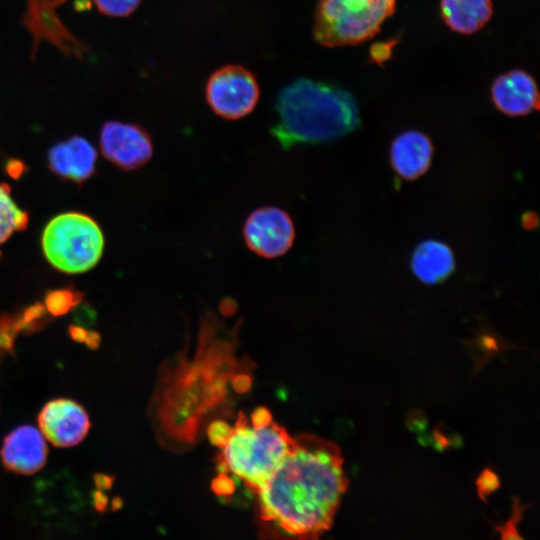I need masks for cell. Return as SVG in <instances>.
Instances as JSON below:
<instances>
[{
    "label": "cell",
    "mask_w": 540,
    "mask_h": 540,
    "mask_svg": "<svg viewBox=\"0 0 540 540\" xmlns=\"http://www.w3.org/2000/svg\"><path fill=\"white\" fill-rule=\"evenodd\" d=\"M347 486L337 445L314 435L293 438L290 452L256 493L261 531L319 537L330 529Z\"/></svg>",
    "instance_id": "obj_1"
},
{
    "label": "cell",
    "mask_w": 540,
    "mask_h": 540,
    "mask_svg": "<svg viewBox=\"0 0 540 540\" xmlns=\"http://www.w3.org/2000/svg\"><path fill=\"white\" fill-rule=\"evenodd\" d=\"M270 133L283 150L337 140L360 124L355 98L332 84L298 78L278 94Z\"/></svg>",
    "instance_id": "obj_2"
},
{
    "label": "cell",
    "mask_w": 540,
    "mask_h": 540,
    "mask_svg": "<svg viewBox=\"0 0 540 540\" xmlns=\"http://www.w3.org/2000/svg\"><path fill=\"white\" fill-rule=\"evenodd\" d=\"M293 438L271 421L263 427L250 425L240 412L219 458L221 473L231 472L255 494L290 452Z\"/></svg>",
    "instance_id": "obj_3"
},
{
    "label": "cell",
    "mask_w": 540,
    "mask_h": 540,
    "mask_svg": "<svg viewBox=\"0 0 540 540\" xmlns=\"http://www.w3.org/2000/svg\"><path fill=\"white\" fill-rule=\"evenodd\" d=\"M41 245L45 258L55 269L79 274L98 263L103 253L104 237L90 216L66 212L48 222L42 233Z\"/></svg>",
    "instance_id": "obj_4"
},
{
    "label": "cell",
    "mask_w": 540,
    "mask_h": 540,
    "mask_svg": "<svg viewBox=\"0 0 540 540\" xmlns=\"http://www.w3.org/2000/svg\"><path fill=\"white\" fill-rule=\"evenodd\" d=\"M396 0H320L313 32L318 43L354 45L373 37L394 12Z\"/></svg>",
    "instance_id": "obj_5"
},
{
    "label": "cell",
    "mask_w": 540,
    "mask_h": 540,
    "mask_svg": "<svg viewBox=\"0 0 540 540\" xmlns=\"http://www.w3.org/2000/svg\"><path fill=\"white\" fill-rule=\"evenodd\" d=\"M218 322L213 313L205 316L202 323L200 343L202 344L203 356L197 357L190 366L187 374L183 375L180 382V396L170 399L172 404L167 405L160 414L164 417L166 414L183 417L185 421L188 418L187 440L192 441L196 432L198 423L197 413L202 414V405L200 395H204L206 404L209 407L215 405L222 399L225 390L226 374L218 373L217 365L209 364L215 346V335Z\"/></svg>",
    "instance_id": "obj_6"
},
{
    "label": "cell",
    "mask_w": 540,
    "mask_h": 540,
    "mask_svg": "<svg viewBox=\"0 0 540 540\" xmlns=\"http://www.w3.org/2000/svg\"><path fill=\"white\" fill-rule=\"evenodd\" d=\"M260 95L254 74L239 65L216 70L205 87L206 101L212 111L225 119L238 120L250 114Z\"/></svg>",
    "instance_id": "obj_7"
},
{
    "label": "cell",
    "mask_w": 540,
    "mask_h": 540,
    "mask_svg": "<svg viewBox=\"0 0 540 540\" xmlns=\"http://www.w3.org/2000/svg\"><path fill=\"white\" fill-rule=\"evenodd\" d=\"M247 247L266 259L284 255L295 239V227L290 215L281 208L265 206L254 210L243 227Z\"/></svg>",
    "instance_id": "obj_8"
},
{
    "label": "cell",
    "mask_w": 540,
    "mask_h": 540,
    "mask_svg": "<svg viewBox=\"0 0 540 540\" xmlns=\"http://www.w3.org/2000/svg\"><path fill=\"white\" fill-rule=\"evenodd\" d=\"M103 156L117 167L129 171L145 165L153 155L150 135L141 126L107 121L100 132Z\"/></svg>",
    "instance_id": "obj_9"
},
{
    "label": "cell",
    "mask_w": 540,
    "mask_h": 540,
    "mask_svg": "<svg viewBox=\"0 0 540 540\" xmlns=\"http://www.w3.org/2000/svg\"><path fill=\"white\" fill-rule=\"evenodd\" d=\"M43 436L54 446L70 447L80 443L90 428L85 409L70 399L48 402L38 416Z\"/></svg>",
    "instance_id": "obj_10"
},
{
    "label": "cell",
    "mask_w": 540,
    "mask_h": 540,
    "mask_svg": "<svg viewBox=\"0 0 540 540\" xmlns=\"http://www.w3.org/2000/svg\"><path fill=\"white\" fill-rule=\"evenodd\" d=\"M64 0H28L27 11L22 19L34 37L35 46L46 39L65 53L79 56L85 45L79 42L57 17L54 8Z\"/></svg>",
    "instance_id": "obj_11"
},
{
    "label": "cell",
    "mask_w": 540,
    "mask_h": 540,
    "mask_svg": "<svg viewBox=\"0 0 540 540\" xmlns=\"http://www.w3.org/2000/svg\"><path fill=\"white\" fill-rule=\"evenodd\" d=\"M47 444L40 430L25 425L13 430L4 440L1 457L4 466L18 474L39 471L47 458Z\"/></svg>",
    "instance_id": "obj_12"
},
{
    "label": "cell",
    "mask_w": 540,
    "mask_h": 540,
    "mask_svg": "<svg viewBox=\"0 0 540 540\" xmlns=\"http://www.w3.org/2000/svg\"><path fill=\"white\" fill-rule=\"evenodd\" d=\"M495 107L509 116H523L539 107V92L534 78L523 70L500 75L491 87Z\"/></svg>",
    "instance_id": "obj_13"
},
{
    "label": "cell",
    "mask_w": 540,
    "mask_h": 540,
    "mask_svg": "<svg viewBox=\"0 0 540 540\" xmlns=\"http://www.w3.org/2000/svg\"><path fill=\"white\" fill-rule=\"evenodd\" d=\"M97 152L89 141L81 136L53 145L48 151L49 169L60 178L83 182L95 172Z\"/></svg>",
    "instance_id": "obj_14"
},
{
    "label": "cell",
    "mask_w": 540,
    "mask_h": 540,
    "mask_svg": "<svg viewBox=\"0 0 540 540\" xmlns=\"http://www.w3.org/2000/svg\"><path fill=\"white\" fill-rule=\"evenodd\" d=\"M432 156V142L420 131H405L391 143V166L404 180L412 181L422 176L429 169Z\"/></svg>",
    "instance_id": "obj_15"
},
{
    "label": "cell",
    "mask_w": 540,
    "mask_h": 540,
    "mask_svg": "<svg viewBox=\"0 0 540 540\" xmlns=\"http://www.w3.org/2000/svg\"><path fill=\"white\" fill-rule=\"evenodd\" d=\"M411 268L421 282L438 284L454 272L455 257L447 244L438 240H426L415 248Z\"/></svg>",
    "instance_id": "obj_16"
},
{
    "label": "cell",
    "mask_w": 540,
    "mask_h": 540,
    "mask_svg": "<svg viewBox=\"0 0 540 540\" xmlns=\"http://www.w3.org/2000/svg\"><path fill=\"white\" fill-rule=\"evenodd\" d=\"M441 15L446 25L461 34H472L491 18V0H441Z\"/></svg>",
    "instance_id": "obj_17"
},
{
    "label": "cell",
    "mask_w": 540,
    "mask_h": 540,
    "mask_svg": "<svg viewBox=\"0 0 540 540\" xmlns=\"http://www.w3.org/2000/svg\"><path fill=\"white\" fill-rule=\"evenodd\" d=\"M28 221V213L20 209L12 199L10 186L0 184V245L14 232L24 230Z\"/></svg>",
    "instance_id": "obj_18"
},
{
    "label": "cell",
    "mask_w": 540,
    "mask_h": 540,
    "mask_svg": "<svg viewBox=\"0 0 540 540\" xmlns=\"http://www.w3.org/2000/svg\"><path fill=\"white\" fill-rule=\"evenodd\" d=\"M100 13L111 17H127L142 0H93Z\"/></svg>",
    "instance_id": "obj_19"
},
{
    "label": "cell",
    "mask_w": 540,
    "mask_h": 540,
    "mask_svg": "<svg viewBox=\"0 0 540 540\" xmlns=\"http://www.w3.org/2000/svg\"><path fill=\"white\" fill-rule=\"evenodd\" d=\"M231 428L223 421H215L208 428V437L212 444L220 448L226 443Z\"/></svg>",
    "instance_id": "obj_20"
},
{
    "label": "cell",
    "mask_w": 540,
    "mask_h": 540,
    "mask_svg": "<svg viewBox=\"0 0 540 540\" xmlns=\"http://www.w3.org/2000/svg\"><path fill=\"white\" fill-rule=\"evenodd\" d=\"M212 488L217 494L228 495L233 493L235 486L231 479L225 473H221L213 481Z\"/></svg>",
    "instance_id": "obj_21"
},
{
    "label": "cell",
    "mask_w": 540,
    "mask_h": 540,
    "mask_svg": "<svg viewBox=\"0 0 540 540\" xmlns=\"http://www.w3.org/2000/svg\"><path fill=\"white\" fill-rule=\"evenodd\" d=\"M251 421L254 427H263L272 421V416L268 409L259 407L252 412Z\"/></svg>",
    "instance_id": "obj_22"
},
{
    "label": "cell",
    "mask_w": 540,
    "mask_h": 540,
    "mask_svg": "<svg viewBox=\"0 0 540 540\" xmlns=\"http://www.w3.org/2000/svg\"><path fill=\"white\" fill-rule=\"evenodd\" d=\"M251 384L250 377L240 375L234 380V387L239 392H244Z\"/></svg>",
    "instance_id": "obj_23"
},
{
    "label": "cell",
    "mask_w": 540,
    "mask_h": 540,
    "mask_svg": "<svg viewBox=\"0 0 540 540\" xmlns=\"http://www.w3.org/2000/svg\"><path fill=\"white\" fill-rule=\"evenodd\" d=\"M522 222L525 228L532 229L537 225V217L534 213L529 212L523 215Z\"/></svg>",
    "instance_id": "obj_24"
}]
</instances>
